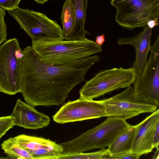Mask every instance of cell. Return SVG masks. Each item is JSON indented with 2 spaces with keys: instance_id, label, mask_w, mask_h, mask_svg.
<instances>
[{
  "instance_id": "obj_18",
  "label": "cell",
  "mask_w": 159,
  "mask_h": 159,
  "mask_svg": "<svg viewBox=\"0 0 159 159\" xmlns=\"http://www.w3.org/2000/svg\"><path fill=\"white\" fill-rule=\"evenodd\" d=\"M1 146L9 158L33 159L29 153L19 145L14 137H11L4 141Z\"/></svg>"
},
{
  "instance_id": "obj_10",
  "label": "cell",
  "mask_w": 159,
  "mask_h": 159,
  "mask_svg": "<svg viewBox=\"0 0 159 159\" xmlns=\"http://www.w3.org/2000/svg\"><path fill=\"white\" fill-rule=\"evenodd\" d=\"M105 116V107L99 100L80 98L63 104L52 118L55 122L63 124Z\"/></svg>"
},
{
  "instance_id": "obj_14",
  "label": "cell",
  "mask_w": 159,
  "mask_h": 159,
  "mask_svg": "<svg viewBox=\"0 0 159 159\" xmlns=\"http://www.w3.org/2000/svg\"><path fill=\"white\" fill-rule=\"evenodd\" d=\"M152 30L146 25L137 35L132 37L120 38L117 40V43L119 45H130L135 49V58L132 67L135 71V80L141 74L147 61L148 54L151 46Z\"/></svg>"
},
{
  "instance_id": "obj_5",
  "label": "cell",
  "mask_w": 159,
  "mask_h": 159,
  "mask_svg": "<svg viewBox=\"0 0 159 159\" xmlns=\"http://www.w3.org/2000/svg\"><path fill=\"white\" fill-rule=\"evenodd\" d=\"M115 20L123 28L144 27L151 20L159 19V0H111Z\"/></svg>"
},
{
  "instance_id": "obj_13",
  "label": "cell",
  "mask_w": 159,
  "mask_h": 159,
  "mask_svg": "<svg viewBox=\"0 0 159 159\" xmlns=\"http://www.w3.org/2000/svg\"><path fill=\"white\" fill-rule=\"evenodd\" d=\"M34 107L18 99L11 115L15 125L34 129L48 126L50 121L49 117L38 111Z\"/></svg>"
},
{
  "instance_id": "obj_26",
  "label": "cell",
  "mask_w": 159,
  "mask_h": 159,
  "mask_svg": "<svg viewBox=\"0 0 159 159\" xmlns=\"http://www.w3.org/2000/svg\"><path fill=\"white\" fill-rule=\"evenodd\" d=\"M152 158L153 159H159V149H156V151L154 155L153 156Z\"/></svg>"
},
{
  "instance_id": "obj_11",
  "label": "cell",
  "mask_w": 159,
  "mask_h": 159,
  "mask_svg": "<svg viewBox=\"0 0 159 159\" xmlns=\"http://www.w3.org/2000/svg\"><path fill=\"white\" fill-rule=\"evenodd\" d=\"M136 126L131 151L141 156L159 149V109H157Z\"/></svg>"
},
{
  "instance_id": "obj_8",
  "label": "cell",
  "mask_w": 159,
  "mask_h": 159,
  "mask_svg": "<svg viewBox=\"0 0 159 159\" xmlns=\"http://www.w3.org/2000/svg\"><path fill=\"white\" fill-rule=\"evenodd\" d=\"M150 53L139 77L133 83L135 98L159 106V36L151 46Z\"/></svg>"
},
{
  "instance_id": "obj_28",
  "label": "cell",
  "mask_w": 159,
  "mask_h": 159,
  "mask_svg": "<svg viewBox=\"0 0 159 159\" xmlns=\"http://www.w3.org/2000/svg\"><path fill=\"white\" fill-rule=\"evenodd\" d=\"M2 137V136H1L0 135V139Z\"/></svg>"
},
{
  "instance_id": "obj_6",
  "label": "cell",
  "mask_w": 159,
  "mask_h": 159,
  "mask_svg": "<svg viewBox=\"0 0 159 159\" xmlns=\"http://www.w3.org/2000/svg\"><path fill=\"white\" fill-rule=\"evenodd\" d=\"M136 78L134 70L114 68L101 70L86 82L80 89V98L93 99L116 90L127 88L133 84Z\"/></svg>"
},
{
  "instance_id": "obj_25",
  "label": "cell",
  "mask_w": 159,
  "mask_h": 159,
  "mask_svg": "<svg viewBox=\"0 0 159 159\" xmlns=\"http://www.w3.org/2000/svg\"><path fill=\"white\" fill-rule=\"evenodd\" d=\"M159 23L158 20H149L147 23V25L152 29L155 26H157Z\"/></svg>"
},
{
  "instance_id": "obj_12",
  "label": "cell",
  "mask_w": 159,
  "mask_h": 159,
  "mask_svg": "<svg viewBox=\"0 0 159 159\" xmlns=\"http://www.w3.org/2000/svg\"><path fill=\"white\" fill-rule=\"evenodd\" d=\"M14 138L33 159H58L63 151L60 144L42 137L21 134Z\"/></svg>"
},
{
  "instance_id": "obj_27",
  "label": "cell",
  "mask_w": 159,
  "mask_h": 159,
  "mask_svg": "<svg viewBox=\"0 0 159 159\" xmlns=\"http://www.w3.org/2000/svg\"><path fill=\"white\" fill-rule=\"evenodd\" d=\"M38 4H43L49 0H34Z\"/></svg>"
},
{
  "instance_id": "obj_24",
  "label": "cell",
  "mask_w": 159,
  "mask_h": 159,
  "mask_svg": "<svg viewBox=\"0 0 159 159\" xmlns=\"http://www.w3.org/2000/svg\"><path fill=\"white\" fill-rule=\"evenodd\" d=\"M105 34H104L97 36L95 38V42L99 46L101 47L105 41Z\"/></svg>"
},
{
  "instance_id": "obj_9",
  "label": "cell",
  "mask_w": 159,
  "mask_h": 159,
  "mask_svg": "<svg viewBox=\"0 0 159 159\" xmlns=\"http://www.w3.org/2000/svg\"><path fill=\"white\" fill-rule=\"evenodd\" d=\"M99 101L105 107L107 117H116L125 120L142 113H152L158 107L137 99L133 87L131 86L111 97Z\"/></svg>"
},
{
  "instance_id": "obj_15",
  "label": "cell",
  "mask_w": 159,
  "mask_h": 159,
  "mask_svg": "<svg viewBox=\"0 0 159 159\" xmlns=\"http://www.w3.org/2000/svg\"><path fill=\"white\" fill-rule=\"evenodd\" d=\"M74 7L76 15L74 27L69 40H77L85 37L89 34L84 29L88 0H70Z\"/></svg>"
},
{
  "instance_id": "obj_23",
  "label": "cell",
  "mask_w": 159,
  "mask_h": 159,
  "mask_svg": "<svg viewBox=\"0 0 159 159\" xmlns=\"http://www.w3.org/2000/svg\"><path fill=\"white\" fill-rule=\"evenodd\" d=\"M141 156L130 151L112 156H107L106 159H138Z\"/></svg>"
},
{
  "instance_id": "obj_19",
  "label": "cell",
  "mask_w": 159,
  "mask_h": 159,
  "mask_svg": "<svg viewBox=\"0 0 159 159\" xmlns=\"http://www.w3.org/2000/svg\"><path fill=\"white\" fill-rule=\"evenodd\" d=\"M109 155L107 149L89 153L83 152L62 154L58 159H104Z\"/></svg>"
},
{
  "instance_id": "obj_7",
  "label": "cell",
  "mask_w": 159,
  "mask_h": 159,
  "mask_svg": "<svg viewBox=\"0 0 159 159\" xmlns=\"http://www.w3.org/2000/svg\"><path fill=\"white\" fill-rule=\"evenodd\" d=\"M8 13L32 42L64 39L60 25L43 13L19 7Z\"/></svg>"
},
{
  "instance_id": "obj_16",
  "label": "cell",
  "mask_w": 159,
  "mask_h": 159,
  "mask_svg": "<svg viewBox=\"0 0 159 159\" xmlns=\"http://www.w3.org/2000/svg\"><path fill=\"white\" fill-rule=\"evenodd\" d=\"M136 126L131 125L119 135L107 149L109 156L131 151L133 143Z\"/></svg>"
},
{
  "instance_id": "obj_20",
  "label": "cell",
  "mask_w": 159,
  "mask_h": 159,
  "mask_svg": "<svg viewBox=\"0 0 159 159\" xmlns=\"http://www.w3.org/2000/svg\"><path fill=\"white\" fill-rule=\"evenodd\" d=\"M15 126L11 115L0 117V135L3 136L10 129Z\"/></svg>"
},
{
  "instance_id": "obj_17",
  "label": "cell",
  "mask_w": 159,
  "mask_h": 159,
  "mask_svg": "<svg viewBox=\"0 0 159 159\" xmlns=\"http://www.w3.org/2000/svg\"><path fill=\"white\" fill-rule=\"evenodd\" d=\"M76 15L72 4L70 0H66L61 16L64 39L69 40L75 20Z\"/></svg>"
},
{
  "instance_id": "obj_2",
  "label": "cell",
  "mask_w": 159,
  "mask_h": 159,
  "mask_svg": "<svg viewBox=\"0 0 159 159\" xmlns=\"http://www.w3.org/2000/svg\"><path fill=\"white\" fill-rule=\"evenodd\" d=\"M33 49L43 60L53 65H63L102 52L101 47L86 38L77 40L32 42Z\"/></svg>"
},
{
  "instance_id": "obj_21",
  "label": "cell",
  "mask_w": 159,
  "mask_h": 159,
  "mask_svg": "<svg viewBox=\"0 0 159 159\" xmlns=\"http://www.w3.org/2000/svg\"><path fill=\"white\" fill-rule=\"evenodd\" d=\"M6 15L5 10L0 7V46L6 40L7 27L4 20Z\"/></svg>"
},
{
  "instance_id": "obj_1",
  "label": "cell",
  "mask_w": 159,
  "mask_h": 159,
  "mask_svg": "<svg viewBox=\"0 0 159 159\" xmlns=\"http://www.w3.org/2000/svg\"><path fill=\"white\" fill-rule=\"evenodd\" d=\"M23 51L20 93L34 107L64 104L70 92L85 80L87 73L100 59L94 55L56 65L43 59L31 46Z\"/></svg>"
},
{
  "instance_id": "obj_4",
  "label": "cell",
  "mask_w": 159,
  "mask_h": 159,
  "mask_svg": "<svg viewBox=\"0 0 159 159\" xmlns=\"http://www.w3.org/2000/svg\"><path fill=\"white\" fill-rule=\"evenodd\" d=\"M24 53L16 38L0 46V92L14 95L21 90V72Z\"/></svg>"
},
{
  "instance_id": "obj_3",
  "label": "cell",
  "mask_w": 159,
  "mask_h": 159,
  "mask_svg": "<svg viewBox=\"0 0 159 159\" xmlns=\"http://www.w3.org/2000/svg\"><path fill=\"white\" fill-rule=\"evenodd\" d=\"M130 126L123 119L107 116L99 125L73 139L60 143L63 149L62 154L83 152L96 148L104 149Z\"/></svg>"
},
{
  "instance_id": "obj_22",
  "label": "cell",
  "mask_w": 159,
  "mask_h": 159,
  "mask_svg": "<svg viewBox=\"0 0 159 159\" xmlns=\"http://www.w3.org/2000/svg\"><path fill=\"white\" fill-rule=\"evenodd\" d=\"M21 0H0V7L8 11L18 7L19 2Z\"/></svg>"
}]
</instances>
